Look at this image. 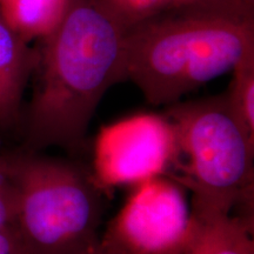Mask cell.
Segmentation results:
<instances>
[{"instance_id":"ba28073f","label":"cell","mask_w":254,"mask_h":254,"mask_svg":"<svg viewBox=\"0 0 254 254\" xmlns=\"http://www.w3.org/2000/svg\"><path fill=\"white\" fill-rule=\"evenodd\" d=\"M72 0H0L6 23L26 43L49 37L67 14Z\"/></svg>"},{"instance_id":"30bf717a","label":"cell","mask_w":254,"mask_h":254,"mask_svg":"<svg viewBox=\"0 0 254 254\" xmlns=\"http://www.w3.org/2000/svg\"><path fill=\"white\" fill-rule=\"evenodd\" d=\"M232 73L226 95L238 122L254 140V50L240 59Z\"/></svg>"},{"instance_id":"7a4b0ae2","label":"cell","mask_w":254,"mask_h":254,"mask_svg":"<svg viewBox=\"0 0 254 254\" xmlns=\"http://www.w3.org/2000/svg\"><path fill=\"white\" fill-rule=\"evenodd\" d=\"M254 50L253 9L239 0L187 6L127 28L122 79L154 106H170L232 72Z\"/></svg>"},{"instance_id":"5b68a950","label":"cell","mask_w":254,"mask_h":254,"mask_svg":"<svg viewBox=\"0 0 254 254\" xmlns=\"http://www.w3.org/2000/svg\"><path fill=\"white\" fill-rule=\"evenodd\" d=\"M199 230L179 184L158 176L140 183L100 243L123 254H187Z\"/></svg>"},{"instance_id":"9a60e30c","label":"cell","mask_w":254,"mask_h":254,"mask_svg":"<svg viewBox=\"0 0 254 254\" xmlns=\"http://www.w3.org/2000/svg\"><path fill=\"white\" fill-rule=\"evenodd\" d=\"M241 4H244L246 6V7L249 8H252L253 9V6H254V0H239Z\"/></svg>"},{"instance_id":"6da1fadb","label":"cell","mask_w":254,"mask_h":254,"mask_svg":"<svg viewBox=\"0 0 254 254\" xmlns=\"http://www.w3.org/2000/svg\"><path fill=\"white\" fill-rule=\"evenodd\" d=\"M125 32L99 0H72L64 20L44 39L28 112L31 150L82 144L101 98L123 81Z\"/></svg>"},{"instance_id":"52a82bcc","label":"cell","mask_w":254,"mask_h":254,"mask_svg":"<svg viewBox=\"0 0 254 254\" xmlns=\"http://www.w3.org/2000/svg\"><path fill=\"white\" fill-rule=\"evenodd\" d=\"M37 63L28 43L6 23L0 12V122L18 116L21 98Z\"/></svg>"},{"instance_id":"8fae6325","label":"cell","mask_w":254,"mask_h":254,"mask_svg":"<svg viewBox=\"0 0 254 254\" xmlns=\"http://www.w3.org/2000/svg\"><path fill=\"white\" fill-rule=\"evenodd\" d=\"M116 17L124 28L147 20L172 9L194 6L221 0H99Z\"/></svg>"},{"instance_id":"4fadbf2b","label":"cell","mask_w":254,"mask_h":254,"mask_svg":"<svg viewBox=\"0 0 254 254\" xmlns=\"http://www.w3.org/2000/svg\"><path fill=\"white\" fill-rule=\"evenodd\" d=\"M0 254H30L15 226L0 230Z\"/></svg>"},{"instance_id":"7c38bea8","label":"cell","mask_w":254,"mask_h":254,"mask_svg":"<svg viewBox=\"0 0 254 254\" xmlns=\"http://www.w3.org/2000/svg\"><path fill=\"white\" fill-rule=\"evenodd\" d=\"M17 189L6 157H0V230L12 227L17 218Z\"/></svg>"},{"instance_id":"9c48e42d","label":"cell","mask_w":254,"mask_h":254,"mask_svg":"<svg viewBox=\"0 0 254 254\" xmlns=\"http://www.w3.org/2000/svg\"><path fill=\"white\" fill-rule=\"evenodd\" d=\"M198 219V237L187 254H254L252 221L249 219L231 214Z\"/></svg>"},{"instance_id":"5bb4252c","label":"cell","mask_w":254,"mask_h":254,"mask_svg":"<svg viewBox=\"0 0 254 254\" xmlns=\"http://www.w3.org/2000/svg\"><path fill=\"white\" fill-rule=\"evenodd\" d=\"M84 254H123V253H120V252H118V251H114L112 249H110V247L103 245L99 240V243H98L97 245L92 247V249L88 250L87 252H85Z\"/></svg>"},{"instance_id":"3957f363","label":"cell","mask_w":254,"mask_h":254,"mask_svg":"<svg viewBox=\"0 0 254 254\" xmlns=\"http://www.w3.org/2000/svg\"><path fill=\"white\" fill-rule=\"evenodd\" d=\"M176 141L168 176L193 193L195 217L231 214L253 193L254 140L234 116L226 93L170 105Z\"/></svg>"},{"instance_id":"277c9868","label":"cell","mask_w":254,"mask_h":254,"mask_svg":"<svg viewBox=\"0 0 254 254\" xmlns=\"http://www.w3.org/2000/svg\"><path fill=\"white\" fill-rule=\"evenodd\" d=\"M17 189L15 228L30 254H84L99 243L103 196L74 161L39 154L6 157Z\"/></svg>"},{"instance_id":"8992f818","label":"cell","mask_w":254,"mask_h":254,"mask_svg":"<svg viewBox=\"0 0 254 254\" xmlns=\"http://www.w3.org/2000/svg\"><path fill=\"white\" fill-rule=\"evenodd\" d=\"M176 141L165 117L136 114L103 128L95 144V180L100 187L142 183L170 172Z\"/></svg>"}]
</instances>
